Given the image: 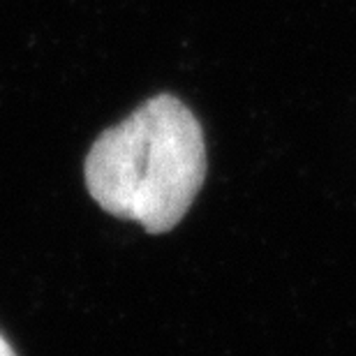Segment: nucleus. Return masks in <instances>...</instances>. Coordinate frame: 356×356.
I'll list each match as a JSON object with an SVG mask.
<instances>
[{
    "label": "nucleus",
    "instance_id": "f257e3e1",
    "mask_svg": "<svg viewBox=\"0 0 356 356\" xmlns=\"http://www.w3.org/2000/svg\"><path fill=\"white\" fill-rule=\"evenodd\" d=\"M83 174L106 213L165 234L185 218L204 185V130L181 99L158 95L99 134Z\"/></svg>",
    "mask_w": 356,
    "mask_h": 356
},
{
    "label": "nucleus",
    "instance_id": "f03ea898",
    "mask_svg": "<svg viewBox=\"0 0 356 356\" xmlns=\"http://www.w3.org/2000/svg\"><path fill=\"white\" fill-rule=\"evenodd\" d=\"M0 356H17V354H14V350H12V345L7 343L3 336H0Z\"/></svg>",
    "mask_w": 356,
    "mask_h": 356
}]
</instances>
